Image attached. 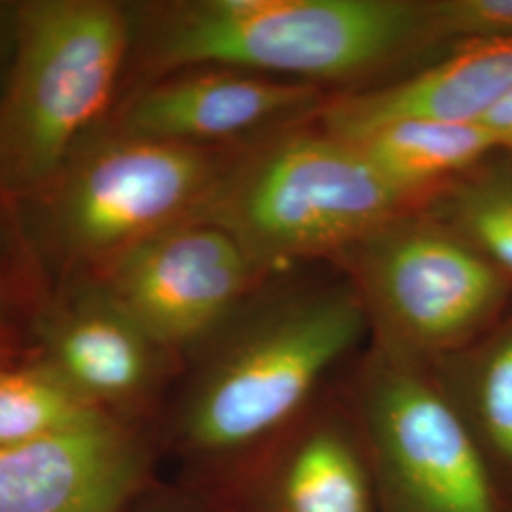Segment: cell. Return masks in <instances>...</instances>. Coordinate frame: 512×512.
<instances>
[{"label":"cell","mask_w":512,"mask_h":512,"mask_svg":"<svg viewBox=\"0 0 512 512\" xmlns=\"http://www.w3.org/2000/svg\"><path fill=\"white\" fill-rule=\"evenodd\" d=\"M433 42L427 2L410 0H194L147 19L150 67H200L349 80Z\"/></svg>","instance_id":"1"},{"label":"cell","mask_w":512,"mask_h":512,"mask_svg":"<svg viewBox=\"0 0 512 512\" xmlns=\"http://www.w3.org/2000/svg\"><path fill=\"white\" fill-rule=\"evenodd\" d=\"M103 294L158 348L196 342L217 329L260 275L230 232L188 220L103 264Z\"/></svg>","instance_id":"8"},{"label":"cell","mask_w":512,"mask_h":512,"mask_svg":"<svg viewBox=\"0 0 512 512\" xmlns=\"http://www.w3.org/2000/svg\"><path fill=\"white\" fill-rule=\"evenodd\" d=\"M427 16L433 40H512V0H433Z\"/></svg>","instance_id":"18"},{"label":"cell","mask_w":512,"mask_h":512,"mask_svg":"<svg viewBox=\"0 0 512 512\" xmlns=\"http://www.w3.org/2000/svg\"><path fill=\"white\" fill-rule=\"evenodd\" d=\"M4 14H6V12H4L2 8H0V31L4 29V23H8V21H6V18H4Z\"/></svg>","instance_id":"20"},{"label":"cell","mask_w":512,"mask_h":512,"mask_svg":"<svg viewBox=\"0 0 512 512\" xmlns=\"http://www.w3.org/2000/svg\"><path fill=\"white\" fill-rule=\"evenodd\" d=\"M423 202L351 141L291 133L228 165L196 220L230 232L260 270L349 251Z\"/></svg>","instance_id":"2"},{"label":"cell","mask_w":512,"mask_h":512,"mask_svg":"<svg viewBox=\"0 0 512 512\" xmlns=\"http://www.w3.org/2000/svg\"><path fill=\"white\" fill-rule=\"evenodd\" d=\"M385 179L429 202L450 177L497 148L482 124L403 120L351 141Z\"/></svg>","instance_id":"14"},{"label":"cell","mask_w":512,"mask_h":512,"mask_svg":"<svg viewBox=\"0 0 512 512\" xmlns=\"http://www.w3.org/2000/svg\"><path fill=\"white\" fill-rule=\"evenodd\" d=\"M143 459L103 414L74 427L0 446V512H120Z\"/></svg>","instance_id":"10"},{"label":"cell","mask_w":512,"mask_h":512,"mask_svg":"<svg viewBox=\"0 0 512 512\" xmlns=\"http://www.w3.org/2000/svg\"><path fill=\"white\" fill-rule=\"evenodd\" d=\"M0 92V188L40 192L109 107L133 21L109 0H31L12 10Z\"/></svg>","instance_id":"3"},{"label":"cell","mask_w":512,"mask_h":512,"mask_svg":"<svg viewBox=\"0 0 512 512\" xmlns=\"http://www.w3.org/2000/svg\"><path fill=\"white\" fill-rule=\"evenodd\" d=\"M52 370L90 403L122 401L147 389L158 348L105 294L55 319Z\"/></svg>","instance_id":"13"},{"label":"cell","mask_w":512,"mask_h":512,"mask_svg":"<svg viewBox=\"0 0 512 512\" xmlns=\"http://www.w3.org/2000/svg\"><path fill=\"white\" fill-rule=\"evenodd\" d=\"M349 251L378 342L418 359L467 342L505 298L501 272L444 222L408 213Z\"/></svg>","instance_id":"7"},{"label":"cell","mask_w":512,"mask_h":512,"mask_svg":"<svg viewBox=\"0 0 512 512\" xmlns=\"http://www.w3.org/2000/svg\"><path fill=\"white\" fill-rule=\"evenodd\" d=\"M101 414L54 370L0 368V446L42 439Z\"/></svg>","instance_id":"15"},{"label":"cell","mask_w":512,"mask_h":512,"mask_svg":"<svg viewBox=\"0 0 512 512\" xmlns=\"http://www.w3.org/2000/svg\"><path fill=\"white\" fill-rule=\"evenodd\" d=\"M228 165L209 147L114 131L76 148L40 190L44 236L67 260L105 264L143 239L198 219Z\"/></svg>","instance_id":"5"},{"label":"cell","mask_w":512,"mask_h":512,"mask_svg":"<svg viewBox=\"0 0 512 512\" xmlns=\"http://www.w3.org/2000/svg\"><path fill=\"white\" fill-rule=\"evenodd\" d=\"M512 92V40L465 42L423 73L323 107L325 131L355 141L403 120L480 124Z\"/></svg>","instance_id":"11"},{"label":"cell","mask_w":512,"mask_h":512,"mask_svg":"<svg viewBox=\"0 0 512 512\" xmlns=\"http://www.w3.org/2000/svg\"><path fill=\"white\" fill-rule=\"evenodd\" d=\"M361 412L378 512H499L475 440L421 359L378 342Z\"/></svg>","instance_id":"6"},{"label":"cell","mask_w":512,"mask_h":512,"mask_svg":"<svg viewBox=\"0 0 512 512\" xmlns=\"http://www.w3.org/2000/svg\"><path fill=\"white\" fill-rule=\"evenodd\" d=\"M262 512H378L365 444L336 420L313 421L272 456Z\"/></svg>","instance_id":"12"},{"label":"cell","mask_w":512,"mask_h":512,"mask_svg":"<svg viewBox=\"0 0 512 512\" xmlns=\"http://www.w3.org/2000/svg\"><path fill=\"white\" fill-rule=\"evenodd\" d=\"M317 84L200 67L167 74L135 93L118 131L152 141L207 147L315 109Z\"/></svg>","instance_id":"9"},{"label":"cell","mask_w":512,"mask_h":512,"mask_svg":"<svg viewBox=\"0 0 512 512\" xmlns=\"http://www.w3.org/2000/svg\"><path fill=\"white\" fill-rule=\"evenodd\" d=\"M478 414L495 452L512 463V330L495 344L482 365Z\"/></svg>","instance_id":"17"},{"label":"cell","mask_w":512,"mask_h":512,"mask_svg":"<svg viewBox=\"0 0 512 512\" xmlns=\"http://www.w3.org/2000/svg\"><path fill=\"white\" fill-rule=\"evenodd\" d=\"M365 327L357 291L323 289L275 302L203 372L184 408V439L211 456L275 444Z\"/></svg>","instance_id":"4"},{"label":"cell","mask_w":512,"mask_h":512,"mask_svg":"<svg viewBox=\"0 0 512 512\" xmlns=\"http://www.w3.org/2000/svg\"><path fill=\"white\" fill-rule=\"evenodd\" d=\"M480 124L494 135L497 148H505L512 154V92L503 97Z\"/></svg>","instance_id":"19"},{"label":"cell","mask_w":512,"mask_h":512,"mask_svg":"<svg viewBox=\"0 0 512 512\" xmlns=\"http://www.w3.org/2000/svg\"><path fill=\"white\" fill-rule=\"evenodd\" d=\"M446 226L495 268L512 274V173L490 171L456 184L442 202Z\"/></svg>","instance_id":"16"}]
</instances>
